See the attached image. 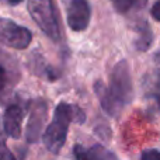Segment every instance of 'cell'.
I'll list each match as a JSON object with an SVG mask.
<instances>
[{"label":"cell","instance_id":"obj_1","mask_svg":"<svg viewBox=\"0 0 160 160\" xmlns=\"http://www.w3.org/2000/svg\"><path fill=\"white\" fill-rule=\"evenodd\" d=\"M73 110L75 108L70 107L66 102H61L56 107L52 122L48 125L44 133V143L49 152L58 153L65 145L69 125L72 119L75 118Z\"/></svg>","mask_w":160,"mask_h":160},{"label":"cell","instance_id":"obj_2","mask_svg":"<svg viewBox=\"0 0 160 160\" xmlns=\"http://www.w3.org/2000/svg\"><path fill=\"white\" fill-rule=\"evenodd\" d=\"M28 11L39 28L53 41H58L59 24L52 0H28Z\"/></svg>","mask_w":160,"mask_h":160},{"label":"cell","instance_id":"obj_3","mask_svg":"<svg viewBox=\"0 0 160 160\" xmlns=\"http://www.w3.org/2000/svg\"><path fill=\"white\" fill-rule=\"evenodd\" d=\"M108 90H110L111 96L122 107L132 100L133 86L132 79H131V69L125 61H121L115 65L112 73H111V82Z\"/></svg>","mask_w":160,"mask_h":160},{"label":"cell","instance_id":"obj_4","mask_svg":"<svg viewBox=\"0 0 160 160\" xmlns=\"http://www.w3.org/2000/svg\"><path fill=\"white\" fill-rule=\"evenodd\" d=\"M32 34L28 28L7 18H0V42L14 49H25L31 44Z\"/></svg>","mask_w":160,"mask_h":160},{"label":"cell","instance_id":"obj_5","mask_svg":"<svg viewBox=\"0 0 160 160\" xmlns=\"http://www.w3.org/2000/svg\"><path fill=\"white\" fill-rule=\"evenodd\" d=\"M90 6L87 0H69L68 24L73 31H83L90 22Z\"/></svg>","mask_w":160,"mask_h":160},{"label":"cell","instance_id":"obj_6","mask_svg":"<svg viewBox=\"0 0 160 160\" xmlns=\"http://www.w3.org/2000/svg\"><path fill=\"white\" fill-rule=\"evenodd\" d=\"M45 118H47V105L44 102H38L32 108L27 127V139L30 142H37L41 135L42 127H44Z\"/></svg>","mask_w":160,"mask_h":160},{"label":"cell","instance_id":"obj_7","mask_svg":"<svg viewBox=\"0 0 160 160\" xmlns=\"http://www.w3.org/2000/svg\"><path fill=\"white\" fill-rule=\"evenodd\" d=\"M21 122H22V110L18 105H10L4 112L3 125L4 131L11 138H18L21 135Z\"/></svg>","mask_w":160,"mask_h":160},{"label":"cell","instance_id":"obj_8","mask_svg":"<svg viewBox=\"0 0 160 160\" xmlns=\"http://www.w3.org/2000/svg\"><path fill=\"white\" fill-rule=\"evenodd\" d=\"M94 90H96V93L98 94V98H100V101H101V105H102L105 112L112 115V117L118 115V114L121 112L122 105L111 96L110 90H108V87L104 84V83L97 82L96 86H94Z\"/></svg>","mask_w":160,"mask_h":160},{"label":"cell","instance_id":"obj_9","mask_svg":"<svg viewBox=\"0 0 160 160\" xmlns=\"http://www.w3.org/2000/svg\"><path fill=\"white\" fill-rule=\"evenodd\" d=\"M76 156L80 160H118L115 155L105 148L96 145L90 149H83L80 146H76Z\"/></svg>","mask_w":160,"mask_h":160},{"label":"cell","instance_id":"obj_10","mask_svg":"<svg viewBox=\"0 0 160 160\" xmlns=\"http://www.w3.org/2000/svg\"><path fill=\"white\" fill-rule=\"evenodd\" d=\"M152 38H153V34L150 32L148 25L141 28L139 37H138V39H136V48H138V51H146L148 48L150 47V44H152Z\"/></svg>","mask_w":160,"mask_h":160},{"label":"cell","instance_id":"obj_11","mask_svg":"<svg viewBox=\"0 0 160 160\" xmlns=\"http://www.w3.org/2000/svg\"><path fill=\"white\" fill-rule=\"evenodd\" d=\"M139 2L141 0H114V7L118 13H127Z\"/></svg>","mask_w":160,"mask_h":160},{"label":"cell","instance_id":"obj_12","mask_svg":"<svg viewBox=\"0 0 160 160\" xmlns=\"http://www.w3.org/2000/svg\"><path fill=\"white\" fill-rule=\"evenodd\" d=\"M10 86V75L8 70L3 65H0V97L6 93L7 87Z\"/></svg>","mask_w":160,"mask_h":160},{"label":"cell","instance_id":"obj_13","mask_svg":"<svg viewBox=\"0 0 160 160\" xmlns=\"http://www.w3.org/2000/svg\"><path fill=\"white\" fill-rule=\"evenodd\" d=\"M141 160H160V152L156 149L145 150L141 156Z\"/></svg>","mask_w":160,"mask_h":160},{"label":"cell","instance_id":"obj_14","mask_svg":"<svg viewBox=\"0 0 160 160\" xmlns=\"http://www.w3.org/2000/svg\"><path fill=\"white\" fill-rule=\"evenodd\" d=\"M0 160H16L14 156L11 155V152L6 148V145L3 143L2 139H0Z\"/></svg>","mask_w":160,"mask_h":160},{"label":"cell","instance_id":"obj_15","mask_svg":"<svg viewBox=\"0 0 160 160\" xmlns=\"http://www.w3.org/2000/svg\"><path fill=\"white\" fill-rule=\"evenodd\" d=\"M153 84H155L153 86V94H155V98H156V101H158V104L160 107V73H158Z\"/></svg>","mask_w":160,"mask_h":160},{"label":"cell","instance_id":"obj_16","mask_svg":"<svg viewBox=\"0 0 160 160\" xmlns=\"http://www.w3.org/2000/svg\"><path fill=\"white\" fill-rule=\"evenodd\" d=\"M152 16L155 20H158V21H160V0H158V2L153 4L152 7Z\"/></svg>","mask_w":160,"mask_h":160},{"label":"cell","instance_id":"obj_17","mask_svg":"<svg viewBox=\"0 0 160 160\" xmlns=\"http://www.w3.org/2000/svg\"><path fill=\"white\" fill-rule=\"evenodd\" d=\"M6 2L11 3V4H17V3H20V2H21V0H6Z\"/></svg>","mask_w":160,"mask_h":160},{"label":"cell","instance_id":"obj_18","mask_svg":"<svg viewBox=\"0 0 160 160\" xmlns=\"http://www.w3.org/2000/svg\"><path fill=\"white\" fill-rule=\"evenodd\" d=\"M155 58H156V61H158L159 63H160V51H159L158 53H156V56H155Z\"/></svg>","mask_w":160,"mask_h":160}]
</instances>
